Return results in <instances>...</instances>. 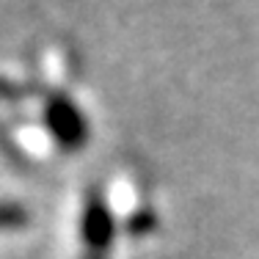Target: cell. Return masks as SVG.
Wrapping results in <instances>:
<instances>
[{
	"label": "cell",
	"mask_w": 259,
	"mask_h": 259,
	"mask_svg": "<svg viewBox=\"0 0 259 259\" xmlns=\"http://www.w3.org/2000/svg\"><path fill=\"white\" fill-rule=\"evenodd\" d=\"M47 121H50V130L55 133V138H58L61 144H66V146L83 144L85 124H83L80 113H77L75 108H72L69 102H53Z\"/></svg>",
	"instance_id": "cell-1"
},
{
	"label": "cell",
	"mask_w": 259,
	"mask_h": 259,
	"mask_svg": "<svg viewBox=\"0 0 259 259\" xmlns=\"http://www.w3.org/2000/svg\"><path fill=\"white\" fill-rule=\"evenodd\" d=\"M110 234H113V224H110V215L100 201H89L83 212V237L89 243V248L94 251H105V245L110 243Z\"/></svg>",
	"instance_id": "cell-2"
},
{
	"label": "cell",
	"mask_w": 259,
	"mask_h": 259,
	"mask_svg": "<svg viewBox=\"0 0 259 259\" xmlns=\"http://www.w3.org/2000/svg\"><path fill=\"white\" fill-rule=\"evenodd\" d=\"M25 221V212L20 207H11V204H0V229H14Z\"/></svg>",
	"instance_id": "cell-3"
}]
</instances>
